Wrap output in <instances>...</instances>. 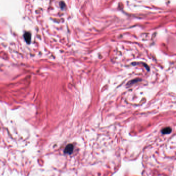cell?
<instances>
[{"instance_id": "obj_1", "label": "cell", "mask_w": 176, "mask_h": 176, "mask_svg": "<svg viewBox=\"0 0 176 176\" xmlns=\"http://www.w3.org/2000/svg\"><path fill=\"white\" fill-rule=\"evenodd\" d=\"M73 150V146L72 144L68 145L64 150V153L66 154H70L72 153Z\"/></svg>"}, {"instance_id": "obj_2", "label": "cell", "mask_w": 176, "mask_h": 176, "mask_svg": "<svg viewBox=\"0 0 176 176\" xmlns=\"http://www.w3.org/2000/svg\"><path fill=\"white\" fill-rule=\"evenodd\" d=\"M24 37L27 43H30L31 39V35L30 34V33H29V32L25 33L24 35Z\"/></svg>"}, {"instance_id": "obj_3", "label": "cell", "mask_w": 176, "mask_h": 176, "mask_svg": "<svg viewBox=\"0 0 176 176\" xmlns=\"http://www.w3.org/2000/svg\"><path fill=\"white\" fill-rule=\"evenodd\" d=\"M171 129L170 127H166L164 129H162V133L163 134H169L171 132Z\"/></svg>"}]
</instances>
